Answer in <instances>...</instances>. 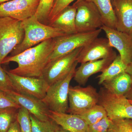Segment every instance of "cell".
<instances>
[{"label": "cell", "instance_id": "cell-1", "mask_svg": "<svg viewBox=\"0 0 132 132\" xmlns=\"http://www.w3.org/2000/svg\"><path fill=\"white\" fill-rule=\"evenodd\" d=\"M55 42V38L49 39L19 54L7 56L3 61L2 64L15 62L18 67L10 70V72L25 77H40L49 62Z\"/></svg>", "mask_w": 132, "mask_h": 132}, {"label": "cell", "instance_id": "cell-2", "mask_svg": "<svg viewBox=\"0 0 132 132\" xmlns=\"http://www.w3.org/2000/svg\"><path fill=\"white\" fill-rule=\"evenodd\" d=\"M21 26L24 31V39L11 52L10 56L21 53L47 40L66 35L60 29L42 24L35 15L21 21Z\"/></svg>", "mask_w": 132, "mask_h": 132}, {"label": "cell", "instance_id": "cell-3", "mask_svg": "<svg viewBox=\"0 0 132 132\" xmlns=\"http://www.w3.org/2000/svg\"><path fill=\"white\" fill-rule=\"evenodd\" d=\"M78 63V62H76L67 75L49 86L45 98L42 100L50 111L67 113L69 89Z\"/></svg>", "mask_w": 132, "mask_h": 132}, {"label": "cell", "instance_id": "cell-4", "mask_svg": "<svg viewBox=\"0 0 132 132\" xmlns=\"http://www.w3.org/2000/svg\"><path fill=\"white\" fill-rule=\"evenodd\" d=\"M21 23L11 17H0V64L23 40L24 31Z\"/></svg>", "mask_w": 132, "mask_h": 132}, {"label": "cell", "instance_id": "cell-5", "mask_svg": "<svg viewBox=\"0 0 132 132\" xmlns=\"http://www.w3.org/2000/svg\"><path fill=\"white\" fill-rule=\"evenodd\" d=\"M102 30L100 28L92 32H76L55 38V44L49 62L89 44L98 38Z\"/></svg>", "mask_w": 132, "mask_h": 132}, {"label": "cell", "instance_id": "cell-6", "mask_svg": "<svg viewBox=\"0 0 132 132\" xmlns=\"http://www.w3.org/2000/svg\"><path fill=\"white\" fill-rule=\"evenodd\" d=\"M76 28L77 32H88L101 28L104 25L100 13L93 3L77 0Z\"/></svg>", "mask_w": 132, "mask_h": 132}, {"label": "cell", "instance_id": "cell-7", "mask_svg": "<svg viewBox=\"0 0 132 132\" xmlns=\"http://www.w3.org/2000/svg\"><path fill=\"white\" fill-rule=\"evenodd\" d=\"M99 95L91 85L69 87V108L67 113L80 115L98 104Z\"/></svg>", "mask_w": 132, "mask_h": 132}, {"label": "cell", "instance_id": "cell-8", "mask_svg": "<svg viewBox=\"0 0 132 132\" xmlns=\"http://www.w3.org/2000/svg\"><path fill=\"white\" fill-rule=\"evenodd\" d=\"M98 93V104L104 108L110 119H132V104L125 95L113 94L104 87Z\"/></svg>", "mask_w": 132, "mask_h": 132}, {"label": "cell", "instance_id": "cell-9", "mask_svg": "<svg viewBox=\"0 0 132 132\" xmlns=\"http://www.w3.org/2000/svg\"><path fill=\"white\" fill-rule=\"evenodd\" d=\"M82 48H79L68 54L49 62L40 77L49 86L61 79L71 71Z\"/></svg>", "mask_w": 132, "mask_h": 132}, {"label": "cell", "instance_id": "cell-10", "mask_svg": "<svg viewBox=\"0 0 132 132\" xmlns=\"http://www.w3.org/2000/svg\"><path fill=\"white\" fill-rule=\"evenodd\" d=\"M6 72L11 80L14 91L41 100L45 98L49 86L41 77H25L6 70Z\"/></svg>", "mask_w": 132, "mask_h": 132}, {"label": "cell", "instance_id": "cell-11", "mask_svg": "<svg viewBox=\"0 0 132 132\" xmlns=\"http://www.w3.org/2000/svg\"><path fill=\"white\" fill-rule=\"evenodd\" d=\"M117 55L110 46L107 38H97L82 47L78 55L76 61L78 63L81 64L116 57Z\"/></svg>", "mask_w": 132, "mask_h": 132}, {"label": "cell", "instance_id": "cell-12", "mask_svg": "<svg viewBox=\"0 0 132 132\" xmlns=\"http://www.w3.org/2000/svg\"><path fill=\"white\" fill-rule=\"evenodd\" d=\"M40 0H12L0 4V17L22 21L35 15Z\"/></svg>", "mask_w": 132, "mask_h": 132}, {"label": "cell", "instance_id": "cell-13", "mask_svg": "<svg viewBox=\"0 0 132 132\" xmlns=\"http://www.w3.org/2000/svg\"><path fill=\"white\" fill-rule=\"evenodd\" d=\"M5 94L21 107L24 108L29 113L38 119L46 121L50 119V110L42 100L36 97L22 94L14 90L4 92Z\"/></svg>", "mask_w": 132, "mask_h": 132}, {"label": "cell", "instance_id": "cell-14", "mask_svg": "<svg viewBox=\"0 0 132 132\" xmlns=\"http://www.w3.org/2000/svg\"><path fill=\"white\" fill-rule=\"evenodd\" d=\"M104 31L110 46L119 53L122 61L127 65L132 61V39L131 35L103 25Z\"/></svg>", "mask_w": 132, "mask_h": 132}, {"label": "cell", "instance_id": "cell-15", "mask_svg": "<svg viewBox=\"0 0 132 132\" xmlns=\"http://www.w3.org/2000/svg\"><path fill=\"white\" fill-rule=\"evenodd\" d=\"M112 5L116 18V29L131 35L132 0H115Z\"/></svg>", "mask_w": 132, "mask_h": 132}, {"label": "cell", "instance_id": "cell-16", "mask_svg": "<svg viewBox=\"0 0 132 132\" xmlns=\"http://www.w3.org/2000/svg\"><path fill=\"white\" fill-rule=\"evenodd\" d=\"M116 57L81 63L80 66L76 69L74 79L79 85H85L90 76L97 73L102 72Z\"/></svg>", "mask_w": 132, "mask_h": 132}, {"label": "cell", "instance_id": "cell-17", "mask_svg": "<svg viewBox=\"0 0 132 132\" xmlns=\"http://www.w3.org/2000/svg\"><path fill=\"white\" fill-rule=\"evenodd\" d=\"M49 118L70 132H88V125L77 114L50 111Z\"/></svg>", "mask_w": 132, "mask_h": 132}, {"label": "cell", "instance_id": "cell-18", "mask_svg": "<svg viewBox=\"0 0 132 132\" xmlns=\"http://www.w3.org/2000/svg\"><path fill=\"white\" fill-rule=\"evenodd\" d=\"M76 7L73 3L65 8L48 26L59 29L66 35L77 32L76 28Z\"/></svg>", "mask_w": 132, "mask_h": 132}, {"label": "cell", "instance_id": "cell-19", "mask_svg": "<svg viewBox=\"0 0 132 132\" xmlns=\"http://www.w3.org/2000/svg\"><path fill=\"white\" fill-rule=\"evenodd\" d=\"M104 87L113 94L125 95L132 87V78L126 72L102 84Z\"/></svg>", "mask_w": 132, "mask_h": 132}, {"label": "cell", "instance_id": "cell-20", "mask_svg": "<svg viewBox=\"0 0 132 132\" xmlns=\"http://www.w3.org/2000/svg\"><path fill=\"white\" fill-rule=\"evenodd\" d=\"M96 6L104 26L116 29V20L111 0H87Z\"/></svg>", "mask_w": 132, "mask_h": 132}, {"label": "cell", "instance_id": "cell-21", "mask_svg": "<svg viewBox=\"0 0 132 132\" xmlns=\"http://www.w3.org/2000/svg\"><path fill=\"white\" fill-rule=\"evenodd\" d=\"M127 65L122 61L119 55H117L112 63L101 74L97 76L98 84L102 85L116 76L126 72Z\"/></svg>", "mask_w": 132, "mask_h": 132}, {"label": "cell", "instance_id": "cell-22", "mask_svg": "<svg viewBox=\"0 0 132 132\" xmlns=\"http://www.w3.org/2000/svg\"><path fill=\"white\" fill-rule=\"evenodd\" d=\"M78 115L89 126L98 123L106 116L107 114L104 108L97 104L85 112Z\"/></svg>", "mask_w": 132, "mask_h": 132}, {"label": "cell", "instance_id": "cell-23", "mask_svg": "<svg viewBox=\"0 0 132 132\" xmlns=\"http://www.w3.org/2000/svg\"><path fill=\"white\" fill-rule=\"evenodd\" d=\"M19 109L9 108L0 110V132H7L16 120Z\"/></svg>", "mask_w": 132, "mask_h": 132}, {"label": "cell", "instance_id": "cell-24", "mask_svg": "<svg viewBox=\"0 0 132 132\" xmlns=\"http://www.w3.org/2000/svg\"><path fill=\"white\" fill-rule=\"evenodd\" d=\"M55 0H40L35 16L42 24L48 25L49 15Z\"/></svg>", "mask_w": 132, "mask_h": 132}, {"label": "cell", "instance_id": "cell-25", "mask_svg": "<svg viewBox=\"0 0 132 132\" xmlns=\"http://www.w3.org/2000/svg\"><path fill=\"white\" fill-rule=\"evenodd\" d=\"M107 132H132V119L111 120Z\"/></svg>", "mask_w": 132, "mask_h": 132}, {"label": "cell", "instance_id": "cell-26", "mask_svg": "<svg viewBox=\"0 0 132 132\" xmlns=\"http://www.w3.org/2000/svg\"><path fill=\"white\" fill-rule=\"evenodd\" d=\"M16 120L21 132H32L30 113L26 109L21 107L18 109Z\"/></svg>", "mask_w": 132, "mask_h": 132}, {"label": "cell", "instance_id": "cell-27", "mask_svg": "<svg viewBox=\"0 0 132 132\" xmlns=\"http://www.w3.org/2000/svg\"><path fill=\"white\" fill-rule=\"evenodd\" d=\"M32 132H52L53 121L51 119L43 121L30 114Z\"/></svg>", "mask_w": 132, "mask_h": 132}, {"label": "cell", "instance_id": "cell-28", "mask_svg": "<svg viewBox=\"0 0 132 132\" xmlns=\"http://www.w3.org/2000/svg\"><path fill=\"white\" fill-rule=\"evenodd\" d=\"M75 0H55L48 18V24L54 20L58 14Z\"/></svg>", "mask_w": 132, "mask_h": 132}, {"label": "cell", "instance_id": "cell-29", "mask_svg": "<svg viewBox=\"0 0 132 132\" xmlns=\"http://www.w3.org/2000/svg\"><path fill=\"white\" fill-rule=\"evenodd\" d=\"M111 122L106 116L98 123L88 126V132H107Z\"/></svg>", "mask_w": 132, "mask_h": 132}, {"label": "cell", "instance_id": "cell-30", "mask_svg": "<svg viewBox=\"0 0 132 132\" xmlns=\"http://www.w3.org/2000/svg\"><path fill=\"white\" fill-rule=\"evenodd\" d=\"M0 64V90L3 92L14 90L11 80L6 70L2 68Z\"/></svg>", "mask_w": 132, "mask_h": 132}, {"label": "cell", "instance_id": "cell-31", "mask_svg": "<svg viewBox=\"0 0 132 132\" xmlns=\"http://www.w3.org/2000/svg\"><path fill=\"white\" fill-rule=\"evenodd\" d=\"M21 107L5 94L0 90V110L5 109L15 108L19 109Z\"/></svg>", "mask_w": 132, "mask_h": 132}, {"label": "cell", "instance_id": "cell-32", "mask_svg": "<svg viewBox=\"0 0 132 132\" xmlns=\"http://www.w3.org/2000/svg\"><path fill=\"white\" fill-rule=\"evenodd\" d=\"M7 132H21L17 120L12 123Z\"/></svg>", "mask_w": 132, "mask_h": 132}, {"label": "cell", "instance_id": "cell-33", "mask_svg": "<svg viewBox=\"0 0 132 132\" xmlns=\"http://www.w3.org/2000/svg\"><path fill=\"white\" fill-rule=\"evenodd\" d=\"M52 132H70L68 130L64 129L60 126L57 125L53 121V131Z\"/></svg>", "mask_w": 132, "mask_h": 132}, {"label": "cell", "instance_id": "cell-34", "mask_svg": "<svg viewBox=\"0 0 132 132\" xmlns=\"http://www.w3.org/2000/svg\"><path fill=\"white\" fill-rule=\"evenodd\" d=\"M126 72L130 75L132 78V61L127 65Z\"/></svg>", "mask_w": 132, "mask_h": 132}, {"label": "cell", "instance_id": "cell-35", "mask_svg": "<svg viewBox=\"0 0 132 132\" xmlns=\"http://www.w3.org/2000/svg\"><path fill=\"white\" fill-rule=\"evenodd\" d=\"M125 97L130 100H132V87L130 91L125 95Z\"/></svg>", "mask_w": 132, "mask_h": 132}, {"label": "cell", "instance_id": "cell-36", "mask_svg": "<svg viewBox=\"0 0 132 132\" xmlns=\"http://www.w3.org/2000/svg\"><path fill=\"white\" fill-rule=\"evenodd\" d=\"M11 1H12V0H0V4Z\"/></svg>", "mask_w": 132, "mask_h": 132}, {"label": "cell", "instance_id": "cell-37", "mask_svg": "<svg viewBox=\"0 0 132 132\" xmlns=\"http://www.w3.org/2000/svg\"><path fill=\"white\" fill-rule=\"evenodd\" d=\"M111 3H112V4L115 1V0H111Z\"/></svg>", "mask_w": 132, "mask_h": 132}, {"label": "cell", "instance_id": "cell-38", "mask_svg": "<svg viewBox=\"0 0 132 132\" xmlns=\"http://www.w3.org/2000/svg\"><path fill=\"white\" fill-rule=\"evenodd\" d=\"M128 101H129V102H130V104H132V100H128Z\"/></svg>", "mask_w": 132, "mask_h": 132}, {"label": "cell", "instance_id": "cell-39", "mask_svg": "<svg viewBox=\"0 0 132 132\" xmlns=\"http://www.w3.org/2000/svg\"><path fill=\"white\" fill-rule=\"evenodd\" d=\"M131 38H132V33L131 35Z\"/></svg>", "mask_w": 132, "mask_h": 132}]
</instances>
